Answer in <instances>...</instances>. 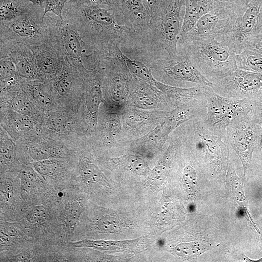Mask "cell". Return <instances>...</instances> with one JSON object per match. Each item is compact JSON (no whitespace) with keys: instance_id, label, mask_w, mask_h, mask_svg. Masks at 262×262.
<instances>
[{"instance_id":"6da1fadb","label":"cell","mask_w":262,"mask_h":262,"mask_svg":"<svg viewBox=\"0 0 262 262\" xmlns=\"http://www.w3.org/2000/svg\"><path fill=\"white\" fill-rule=\"evenodd\" d=\"M185 0H162L144 31L130 33L123 45L133 59L147 66L166 59L178 53V43L183 18Z\"/></svg>"},{"instance_id":"7a4b0ae2","label":"cell","mask_w":262,"mask_h":262,"mask_svg":"<svg viewBox=\"0 0 262 262\" xmlns=\"http://www.w3.org/2000/svg\"><path fill=\"white\" fill-rule=\"evenodd\" d=\"M62 15L77 30L86 49L107 54H111L134 31L126 24L121 9L106 4L69 1Z\"/></svg>"},{"instance_id":"3957f363","label":"cell","mask_w":262,"mask_h":262,"mask_svg":"<svg viewBox=\"0 0 262 262\" xmlns=\"http://www.w3.org/2000/svg\"><path fill=\"white\" fill-rule=\"evenodd\" d=\"M178 49L212 83L238 69L236 54L218 36L179 40Z\"/></svg>"},{"instance_id":"277c9868","label":"cell","mask_w":262,"mask_h":262,"mask_svg":"<svg viewBox=\"0 0 262 262\" xmlns=\"http://www.w3.org/2000/svg\"><path fill=\"white\" fill-rule=\"evenodd\" d=\"M44 13V7L33 4L24 14L0 23V43H21L32 49L48 41L49 24Z\"/></svg>"},{"instance_id":"5b68a950","label":"cell","mask_w":262,"mask_h":262,"mask_svg":"<svg viewBox=\"0 0 262 262\" xmlns=\"http://www.w3.org/2000/svg\"><path fill=\"white\" fill-rule=\"evenodd\" d=\"M185 143L200 161L217 173L227 167L229 147L222 137L213 134L202 117L190 120Z\"/></svg>"},{"instance_id":"8992f818","label":"cell","mask_w":262,"mask_h":262,"mask_svg":"<svg viewBox=\"0 0 262 262\" xmlns=\"http://www.w3.org/2000/svg\"><path fill=\"white\" fill-rule=\"evenodd\" d=\"M207 112L204 122L214 135L224 137L227 127L237 119L248 115L252 108V100L233 99L216 93L212 87L204 86Z\"/></svg>"},{"instance_id":"52a82bcc","label":"cell","mask_w":262,"mask_h":262,"mask_svg":"<svg viewBox=\"0 0 262 262\" xmlns=\"http://www.w3.org/2000/svg\"><path fill=\"white\" fill-rule=\"evenodd\" d=\"M262 0H252L246 5H230L232 15L225 33L218 37L237 54L246 48L258 33Z\"/></svg>"},{"instance_id":"ba28073f","label":"cell","mask_w":262,"mask_h":262,"mask_svg":"<svg viewBox=\"0 0 262 262\" xmlns=\"http://www.w3.org/2000/svg\"><path fill=\"white\" fill-rule=\"evenodd\" d=\"M262 128L251 112L226 128L223 139L239 155L245 172H247L252 166V155L255 149L262 147Z\"/></svg>"},{"instance_id":"9c48e42d","label":"cell","mask_w":262,"mask_h":262,"mask_svg":"<svg viewBox=\"0 0 262 262\" xmlns=\"http://www.w3.org/2000/svg\"><path fill=\"white\" fill-rule=\"evenodd\" d=\"M213 83L214 91L228 98L253 99L262 96V73L238 68Z\"/></svg>"},{"instance_id":"30bf717a","label":"cell","mask_w":262,"mask_h":262,"mask_svg":"<svg viewBox=\"0 0 262 262\" xmlns=\"http://www.w3.org/2000/svg\"><path fill=\"white\" fill-rule=\"evenodd\" d=\"M46 15L49 24L51 42L64 58L74 62H82L85 43L77 30L53 13Z\"/></svg>"},{"instance_id":"8fae6325","label":"cell","mask_w":262,"mask_h":262,"mask_svg":"<svg viewBox=\"0 0 262 262\" xmlns=\"http://www.w3.org/2000/svg\"><path fill=\"white\" fill-rule=\"evenodd\" d=\"M148 66L159 69L164 78L173 84L186 81L213 87V83L194 65L183 51L171 58L153 62Z\"/></svg>"},{"instance_id":"7c38bea8","label":"cell","mask_w":262,"mask_h":262,"mask_svg":"<svg viewBox=\"0 0 262 262\" xmlns=\"http://www.w3.org/2000/svg\"><path fill=\"white\" fill-rule=\"evenodd\" d=\"M231 15V6L221 3L202 16L192 29L179 40L222 35L229 25Z\"/></svg>"},{"instance_id":"4fadbf2b","label":"cell","mask_w":262,"mask_h":262,"mask_svg":"<svg viewBox=\"0 0 262 262\" xmlns=\"http://www.w3.org/2000/svg\"><path fill=\"white\" fill-rule=\"evenodd\" d=\"M0 44V57H10L15 65L18 75L27 79L38 78L35 54L30 47L21 43Z\"/></svg>"},{"instance_id":"5bb4252c","label":"cell","mask_w":262,"mask_h":262,"mask_svg":"<svg viewBox=\"0 0 262 262\" xmlns=\"http://www.w3.org/2000/svg\"><path fill=\"white\" fill-rule=\"evenodd\" d=\"M125 22L135 32L148 27L152 13L146 0H119Z\"/></svg>"},{"instance_id":"9a60e30c","label":"cell","mask_w":262,"mask_h":262,"mask_svg":"<svg viewBox=\"0 0 262 262\" xmlns=\"http://www.w3.org/2000/svg\"><path fill=\"white\" fill-rule=\"evenodd\" d=\"M39 73L49 76L57 75L62 69L64 57L50 39L32 48Z\"/></svg>"},{"instance_id":"2e32d148","label":"cell","mask_w":262,"mask_h":262,"mask_svg":"<svg viewBox=\"0 0 262 262\" xmlns=\"http://www.w3.org/2000/svg\"><path fill=\"white\" fill-rule=\"evenodd\" d=\"M221 3L216 0H185V12L179 39L183 37L202 16Z\"/></svg>"},{"instance_id":"e0dca14e","label":"cell","mask_w":262,"mask_h":262,"mask_svg":"<svg viewBox=\"0 0 262 262\" xmlns=\"http://www.w3.org/2000/svg\"><path fill=\"white\" fill-rule=\"evenodd\" d=\"M33 5L27 0H0V23L11 21L24 14Z\"/></svg>"},{"instance_id":"ac0fdd59","label":"cell","mask_w":262,"mask_h":262,"mask_svg":"<svg viewBox=\"0 0 262 262\" xmlns=\"http://www.w3.org/2000/svg\"><path fill=\"white\" fill-rule=\"evenodd\" d=\"M134 241H114L105 240H83L69 242L68 246L72 247H91L103 250L129 251Z\"/></svg>"},{"instance_id":"d6986e66","label":"cell","mask_w":262,"mask_h":262,"mask_svg":"<svg viewBox=\"0 0 262 262\" xmlns=\"http://www.w3.org/2000/svg\"><path fill=\"white\" fill-rule=\"evenodd\" d=\"M238 69L262 74V54L248 48L236 54Z\"/></svg>"},{"instance_id":"ffe728a7","label":"cell","mask_w":262,"mask_h":262,"mask_svg":"<svg viewBox=\"0 0 262 262\" xmlns=\"http://www.w3.org/2000/svg\"><path fill=\"white\" fill-rule=\"evenodd\" d=\"M0 66L1 84L10 87L14 85L17 73L13 61L8 56L0 57Z\"/></svg>"},{"instance_id":"44dd1931","label":"cell","mask_w":262,"mask_h":262,"mask_svg":"<svg viewBox=\"0 0 262 262\" xmlns=\"http://www.w3.org/2000/svg\"><path fill=\"white\" fill-rule=\"evenodd\" d=\"M227 179L231 185L233 193L237 202L248 212L247 208V202L242 187V181L236 175L233 165L231 163L228 165Z\"/></svg>"},{"instance_id":"7402d4cb","label":"cell","mask_w":262,"mask_h":262,"mask_svg":"<svg viewBox=\"0 0 262 262\" xmlns=\"http://www.w3.org/2000/svg\"><path fill=\"white\" fill-rule=\"evenodd\" d=\"M102 101V91L100 84L95 82L89 87L86 97V104L88 111L94 113L97 111Z\"/></svg>"},{"instance_id":"603a6c76","label":"cell","mask_w":262,"mask_h":262,"mask_svg":"<svg viewBox=\"0 0 262 262\" xmlns=\"http://www.w3.org/2000/svg\"><path fill=\"white\" fill-rule=\"evenodd\" d=\"M82 212V204L79 201L73 202L68 204L66 208L65 219L68 228L74 229Z\"/></svg>"},{"instance_id":"cb8c5ba5","label":"cell","mask_w":262,"mask_h":262,"mask_svg":"<svg viewBox=\"0 0 262 262\" xmlns=\"http://www.w3.org/2000/svg\"><path fill=\"white\" fill-rule=\"evenodd\" d=\"M183 179L188 194L195 195L197 187V176L196 169L191 165L185 166L183 171Z\"/></svg>"},{"instance_id":"d4e9b609","label":"cell","mask_w":262,"mask_h":262,"mask_svg":"<svg viewBox=\"0 0 262 262\" xmlns=\"http://www.w3.org/2000/svg\"><path fill=\"white\" fill-rule=\"evenodd\" d=\"M81 174L83 179L90 184L99 183L101 179V175L98 167L92 164H87L83 165Z\"/></svg>"},{"instance_id":"484cf974","label":"cell","mask_w":262,"mask_h":262,"mask_svg":"<svg viewBox=\"0 0 262 262\" xmlns=\"http://www.w3.org/2000/svg\"><path fill=\"white\" fill-rule=\"evenodd\" d=\"M30 93L39 103L44 105L49 104L51 100L50 96L45 86L41 84H34L28 86Z\"/></svg>"},{"instance_id":"4316f807","label":"cell","mask_w":262,"mask_h":262,"mask_svg":"<svg viewBox=\"0 0 262 262\" xmlns=\"http://www.w3.org/2000/svg\"><path fill=\"white\" fill-rule=\"evenodd\" d=\"M120 163L124 166L138 174L147 172V167L141 159L134 156H128L120 159Z\"/></svg>"},{"instance_id":"83f0119b","label":"cell","mask_w":262,"mask_h":262,"mask_svg":"<svg viewBox=\"0 0 262 262\" xmlns=\"http://www.w3.org/2000/svg\"><path fill=\"white\" fill-rule=\"evenodd\" d=\"M70 0H45L44 4L45 16L48 13H52L63 19V10L66 4Z\"/></svg>"},{"instance_id":"f1b7e54d","label":"cell","mask_w":262,"mask_h":262,"mask_svg":"<svg viewBox=\"0 0 262 262\" xmlns=\"http://www.w3.org/2000/svg\"><path fill=\"white\" fill-rule=\"evenodd\" d=\"M119 222L114 217L103 216L97 222L98 228L104 232H112L117 230L120 227Z\"/></svg>"},{"instance_id":"f546056e","label":"cell","mask_w":262,"mask_h":262,"mask_svg":"<svg viewBox=\"0 0 262 262\" xmlns=\"http://www.w3.org/2000/svg\"><path fill=\"white\" fill-rule=\"evenodd\" d=\"M12 105L14 110L17 113L27 115L31 113V105L29 101L25 97L17 95L12 100Z\"/></svg>"},{"instance_id":"4dcf8cb0","label":"cell","mask_w":262,"mask_h":262,"mask_svg":"<svg viewBox=\"0 0 262 262\" xmlns=\"http://www.w3.org/2000/svg\"><path fill=\"white\" fill-rule=\"evenodd\" d=\"M48 127L56 131H64L66 127V119L62 115H54L50 116L47 120Z\"/></svg>"},{"instance_id":"1f68e13d","label":"cell","mask_w":262,"mask_h":262,"mask_svg":"<svg viewBox=\"0 0 262 262\" xmlns=\"http://www.w3.org/2000/svg\"><path fill=\"white\" fill-rule=\"evenodd\" d=\"M28 152L31 158L38 161L48 159L50 156L48 150L43 146L38 144L30 146Z\"/></svg>"},{"instance_id":"d6a6232c","label":"cell","mask_w":262,"mask_h":262,"mask_svg":"<svg viewBox=\"0 0 262 262\" xmlns=\"http://www.w3.org/2000/svg\"><path fill=\"white\" fill-rule=\"evenodd\" d=\"M14 119L16 127L20 130L28 131L33 128V122L29 115L17 113Z\"/></svg>"},{"instance_id":"836d02e7","label":"cell","mask_w":262,"mask_h":262,"mask_svg":"<svg viewBox=\"0 0 262 262\" xmlns=\"http://www.w3.org/2000/svg\"><path fill=\"white\" fill-rule=\"evenodd\" d=\"M166 173L165 166L160 165L155 167L150 173L149 178L151 182L157 185L161 184L165 178Z\"/></svg>"},{"instance_id":"e575fe53","label":"cell","mask_w":262,"mask_h":262,"mask_svg":"<svg viewBox=\"0 0 262 262\" xmlns=\"http://www.w3.org/2000/svg\"><path fill=\"white\" fill-rule=\"evenodd\" d=\"M251 113L257 123L262 128V96L252 99Z\"/></svg>"},{"instance_id":"d590c367","label":"cell","mask_w":262,"mask_h":262,"mask_svg":"<svg viewBox=\"0 0 262 262\" xmlns=\"http://www.w3.org/2000/svg\"><path fill=\"white\" fill-rule=\"evenodd\" d=\"M34 167L37 172L43 175L51 174L53 171V164L48 159L38 161L34 164Z\"/></svg>"},{"instance_id":"8d00e7d4","label":"cell","mask_w":262,"mask_h":262,"mask_svg":"<svg viewBox=\"0 0 262 262\" xmlns=\"http://www.w3.org/2000/svg\"><path fill=\"white\" fill-rule=\"evenodd\" d=\"M69 1L79 4H106L121 9L119 0H70Z\"/></svg>"},{"instance_id":"74e56055","label":"cell","mask_w":262,"mask_h":262,"mask_svg":"<svg viewBox=\"0 0 262 262\" xmlns=\"http://www.w3.org/2000/svg\"><path fill=\"white\" fill-rule=\"evenodd\" d=\"M35 173L31 168H26L21 173V179L23 185L25 188H29L35 179Z\"/></svg>"},{"instance_id":"f35d334b","label":"cell","mask_w":262,"mask_h":262,"mask_svg":"<svg viewBox=\"0 0 262 262\" xmlns=\"http://www.w3.org/2000/svg\"><path fill=\"white\" fill-rule=\"evenodd\" d=\"M45 215V209L41 206L37 207L28 214L27 218L31 223H34L40 220Z\"/></svg>"},{"instance_id":"ab89813d","label":"cell","mask_w":262,"mask_h":262,"mask_svg":"<svg viewBox=\"0 0 262 262\" xmlns=\"http://www.w3.org/2000/svg\"><path fill=\"white\" fill-rule=\"evenodd\" d=\"M247 48L262 54V31L253 37Z\"/></svg>"},{"instance_id":"60d3db41","label":"cell","mask_w":262,"mask_h":262,"mask_svg":"<svg viewBox=\"0 0 262 262\" xmlns=\"http://www.w3.org/2000/svg\"><path fill=\"white\" fill-rule=\"evenodd\" d=\"M221 3L228 5L239 6L249 4L252 0H216Z\"/></svg>"},{"instance_id":"b9f144b4","label":"cell","mask_w":262,"mask_h":262,"mask_svg":"<svg viewBox=\"0 0 262 262\" xmlns=\"http://www.w3.org/2000/svg\"><path fill=\"white\" fill-rule=\"evenodd\" d=\"M149 7L150 9L153 13L158 7V6L159 5V4L161 3V2L162 1V0H146Z\"/></svg>"},{"instance_id":"7bdbcfd3","label":"cell","mask_w":262,"mask_h":262,"mask_svg":"<svg viewBox=\"0 0 262 262\" xmlns=\"http://www.w3.org/2000/svg\"><path fill=\"white\" fill-rule=\"evenodd\" d=\"M262 31V4L260 10L259 22H258V33Z\"/></svg>"},{"instance_id":"ee69618b","label":"cell","mask_w":262,"mask_h":262,"mask_svg":"<svg viewBox=\"0 0 262 262\" xmlns=\"http://www.w3.org/2000/svg\"><path fill=\"white\" fill-rule=\"evenodd\" d=\"M33 5L44 7L45 0H27Z\"/></svg>"},{"instance_id":"f6af8a7d","label":"cell","mask_w":262,"mask_h":262,"mask_svg":"<svg viewBox=\"0 0 262 262\" xmlns=\"http://www.w3.org/2000/svg\"><path fill=\"white\" fill-rule=\"evenodd\" d=\"M248 259L249 261H251V262H262V258L257 261H252L251 260H249V259Z\"/></svg>"},{"instance_id":"bcb514c9","label":"cell","mask_w":262,"mask_h":262,"mask_svg":"<svg viewBox=\"0 0 262 262\" xmlns=\"http://www.w3.org/2000/svg\"><path fill=\"white\" fill-rule=\"evenodd\" d=\"M261 146L262 147V137H261Z\"/></svg>"}]
</instances>
